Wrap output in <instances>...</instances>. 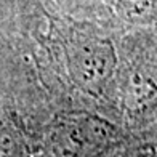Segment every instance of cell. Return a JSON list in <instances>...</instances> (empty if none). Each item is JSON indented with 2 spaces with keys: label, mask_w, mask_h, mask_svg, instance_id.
Instances as JSON below:
<instances>
[{
  "label": "cell",
  "mask_w": 157,
  "mask_h": 157,
  "mask_svg": "<svg viewBox=\"0 0 157 157\" xmlns=\"http://www.w3.org/2000/svg\"><path fill=\"white\" fill-rule=\"evenodd\" d=\"M80 69L83 77L90 82H96L109 75L114 66V52L109 42H93L85 47L80 55Z\"/></svg>",
  "instance_id": "1"
},
{
  "label": "cell",
  "mask_w": 157,
  "mask_h": 157,
  "mask_svg": "<svg viewBox=\"0 0 157 157\" xmlns=\"http://www.w3.org/2000/svg\"><path fill=\"white\" fill-rule=\"evenodd\" d=\"M120 6L130 18L144 19L157 13V0H120Z\"/></svg>",
  "instance_id": "2"
}]
</instances>
